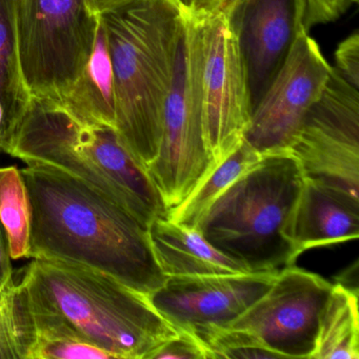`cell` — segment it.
Masks as SVG:
<instances>
[{"instance_id":"6da1fadb","label":"cell","mask_w":359,"mask_h":359,"mask_svg":"<svg viewBox=\"0 0 359 359\" xmlns=\"http://www.w3.org/2000/svg\"><path fill=\"white\" fill-rule=\"evenodd\" d=\"M3 294L18 359L39 337L77 338L114 358L152 359L180 333L148 295L76 264L33 258Z\"/></svg>"},{"instance_id":"7a4b0ae2","label":"cell","mask_w":359,"mask_h":359,"mask_svg":"<svg viewBox=\"0 0 359 359\" xmlns=\"http://www.w3.org/2000/svg\"><path fill=\"white\" fill-rule=\"evenodd\" d=\"M31 205L29 258L92 269L144 295L165 283L148 228L81 180L57 170H20Z\"/></svg>"},{"instance_id":"3957f363","label":"cell","mask_w":359,"mask_h":359,"mask_svg":"<svg viewBox=\"0 0 359 359\" xmlns=\"http://www.w3.org/2000/svg\"><path fill=\"white\" fill-rule=\"evenodd\" d=\"M0 152L81 180L147 228L167 214L148 169L116 129L86 123L54 98H29L22 114L0 133Z\"/></svg>"},{"instance_id":"277c9868","label":"cell","mask_w":359,"mask_h":359,"mask_svg":"<svg viewBox=\"0 0 359 359\" xmlns=\"http://www.w3.org/2000/svg\"><path fill=\"white\" fill-rule=\"evenodd\" d=\"M184 11L182 0H131L100 15L112 64L115 129L147 169L158 153Z\"/></svg>"},{"instance_id":"5b68a950","label":"cell","mask_w":359,"mask_h":359,"mask_svg":"<svg viewBox=\"0 0 359 359\" xmlns=\"http://www.w3.org/2000/svg\"><path fill=\"white\" fill-rule=\"evenodd\" d=\"M302 180L291 153L266 155L216 198L197 229L249 272H278L295 266L283 229Z\"/></svg>"},{"instance_id":"8992f818","label":"cell","mask_w":359,"mask_h":359,"mask_svg":"<svg viewBox=\"0 0 359 359\" xmlns=\"http://www.w3.org/2000/svg\"><path fill=\"white\" fill-rule=\"evenodd\" d=\"M201 65V20L184 8L161 144L148 168L167 212L180 205L215 169L203 131Z\"/></svg>"},{"instance_id":"52a82bcc","label":"cell","mask_w":359,"mask_h":359,"mask_svg":"<svg viewBox=\"0 0 359 359\" xmlns=\"http://www.w3.org/2000/svg\"><path fill=\"white\" fill-rule=\"evenodd\" d=\"M100 22L87 0H16L20 73L30 97L60 100L76 83Z\"/></svg>"},{"instance_id":"ba28073f","label":"cell","mask_w":359,"mask_h":359,"mask_svg":"<svg viewBox=\"0 0 359 359\" xmlns=\"http://www.w3.org/2000/svg\"><path fill=\"white\" fill-rule=\"evenodd\" d=\"M290 153L304 177L359 201V92L335 68Z\"/></svg>"},{"instance_id":"9c48e42d","label":"cell","mask_w":359,"mask_h":359,"mask_svg":"<svg viewBox=\"0 0 359 359\" xmlns=\"http://www.w3.org/2000/svg\"><path fill=\"white\" fill-rule=\"evenodd\" d=\"M332 287L315 273L283 269L268 291L226 325L247 332L278 358H312Z\"/></svg>"},{"instance_id":"30bf717a","label":"cell","mask_w":359,"mask_h":359,"mask_svg":"<svg viewBox=\"0 0 359 359\" xmlns=\"http://www.w3.org/2000/svg\"><path fill=\"white\" fill-rule=\"evenodd\" d=\"M332 67L302 29L279 72L250 117L243 140L262 157L291 152Z\"/></svg>"},{"instance_id":"8fae6325","label":"cell","mask_w":359,"mask_h":359,"mask_svg":"<svg viewBox=\"0 0 359 359\" xmlns=\"http://www.w3.org/2000/svg\"><path fill=\"white\" fill-rule=\"evenodd\" d=\"M199 20L203 131L216 168L243 142L251 117L249 91L236 39L224 14Z\"/></svg>"},{"instance_id":"7c38bea8","label":"cell","mask_w":359,"mask_h":359,"mask_svg":"<svg viewBox=\"0 0 359 359\" xmlns=\"http://www.w3.org/2000/svg\"><path fill=\"white\" fill-rule=\"evenodd\" d=\"M306 0H226L222 7L245 67L251 114L306 28Z\"/></svg>"},{"instance_id":"4fadbf2b","label":"cell","mask_w":359,"mask_h":359,"mask_svg":"<svg viewBox=\"0 0 359 359\" xmlns=\"http://www.w3.org/2000/svg\"><path fill=\"white\" fill-rule=\"evenodd\" d=\"M278 272L167 277L149 299L177 331L224 327L262 297Z\"/></svg>"},{"instance_id":"5bb4252c","label":"cell","mask_w":359,"mask_h":359,"mask_svg":"<svg viewBox=\"0 0 359 359\" xmlns=\"http://www.w3.org/2000/svg\"><path fill=\"white\" fill-rule=\"evenodd\" d=\"M283 235L296 259L313 248L354 241L359 236V201L304 177Z\"/></svg>"},{"instance_id":"9a60e30c","label":"cell","mask_w":359,"mask_h":359,"mask_svg":"<svg viewBox=\"0 0 359 359\" xmlns=\"http://www.w3.org/2000/svg\"><path fill=\"white\" fill-rule=\"evenodd\" d=\"M148 231L155 259L165 277L249 272L243 264L213 247L198 229L161 216L149 226Z\"/></svg>"},{"instance_id":"2e32d148","label":"cell","mask_w":359,"mask_h":359,"mask_svg":"<svg viewBox=\"0 0 359 359\" xmlns=\"http://www.w3.org/2000/svg\"><path fill=\"white\" fill-rule=\"evenodd\" d=\"M60 102L81 121L115 128V93L112 64L102 20L95 47L81 79L60 98Z\"/></svg>"},{"instance_id":"e0dca14e","label":"cell","mask_w":359,"mask_h":359,"mask_svg":"<svg viewBox=\"0 0 359 359\" xmlns=\"http://www.w3.org/2000/svg\"><path fill=\"white\" fill-rule=\"evenodd\" d=\"M312 359H359L358 290L333 285L321 313Z\"/></svg>"},{"instance_id":"ac0fdd59","label":"cell","mask_w":359,"mask_h":359,"mask_svg":"<svg viewBox=\"0 0 359 359\" xmlns=\"http://www.w3.org/2000/svg\"><path fill=\"white\" fill-rule=\"evenodd\" d=\"M262 158V155L243 140L180 205L168 211L165 217L176 224L198 228L199 222L216 198Z\"/></svg>"},{"instance_id":"d6986e66","label":"cell","mask_w":359,"mask_h":359,"mask_svg":"<svg viewBox=\"0 0 359 359\" xmlns=\"http://www.w3.org/2000/svg\"><path fill=\"white\" fill-rule=\"evenodd\" d=\"M29 98L18 57L16 0H0V106L4 110L0 133L22 114Z\"/></svg>"},{"instance_id":"ffe728a7","label":"cell","mask_w":359,"mask_h":359,"mask_svg":"<svg viewBox=\"0 0 359 359\" xmlns=\"http://www.w3.org/2000/svg\"><path fill=\"white\" fill-rule=\"evenodd\" d=\"M0 224L11 259L29 258L30 199L22 172L16 165L0 167Z\"/></svg>"},{"instance_id":"44dd1931","label":"cell","mask_w":359,"mask_h":359,"mask_svg":"<svg viewBox=\"0 0 359 359\" xmlns=\"http://www.w3.org/2000/svg\"><path fill=\"white\" fill-rule=\"evenodd\" d=\"M111 353L72 337H39L29 348L26 359H110Z\"/></svg>"},{"instance_id":"7402d4cb","label":"cell","mask_w":359,"mask_h":359,"mask_svg":"<svg viewBox=\"0 0 359 359\" xmlns=\"http://www.w3.org/2000/svg\"><path fill=\"white\" fill-rule=\"evenodd\" d=\"M304 27L306 30L315 25L327 24L339 18L359 0H306Z\"/></svg>"},{"instance_id":"603a6c76","label":"cell","mask_w":359,"mask_h":359,"mask_svg":"<svg viewBox=\"0 0 359 359\" xmlns=\"http://www.w3.org/2000/svg\"><path fill=\"white\" fill-rule=\"evenodd\" d=\"M337 72L353 87H359V34L353 33L346 37L335 52Z\"/></svg>"},{"instance_id":"cb8c5ba5","label":"cell","mask_w":359,"mask_h":359,"mask_svg":"<svg viewBox=\"0 0 359 359\" xmlns=\"http://www.w3.org/2000/svg\"><path fill=\"white\" fill-rule=\"evenodd\" d=\"M178 332V335L165 342L152 359H208L205 348L192 334Z\"/></svg>"},{"instance_id":"d4e9b609","label":"cell","mask_w":359,"mask_h":359,"mask_svg":"<svg viewBox=\"0 0 359 359\" xmlns=\"http://www.w3.org/2000/svg\"><path fill=\"white\" fill-rule=\"evenodd\" d=\"M0 359H18L3 293H0Z\"/></svg>"},{"instance_id":"484cf974","label":"cell","mask_w":359,"mask_h":359,"mask_svg":"<svg viewBox=\"0 0 359 359\" xmlns=\"http://www.w3.org/2000/svg\"><path fill=\"white\" fill-rule=\"evenodd\" d=\"M11 260L5 232L0 224V293H5L15 283Z\"/></svg>"},{"instance_id":"4316f807","label":"cell","mask_w":359,"mask_h":359,"mask_svg":"<svg viewBox=\"0 0 359 359\" xmlns=\"http://www.w3.org/2000/svg\"><path fill=\"white\" fill-rule=\"evenodd\" d=\"M187 11L196 20H205L222 11L226 0H182Z\"/></svg>"},{"instance_id":"83f0119b","label":"cell","mask_w":359,"mask_h":359,"mask_svg":"<svg viewBox=\"0 0 359 359\" xmlns=\"http://www.w3.org/2000/svg\"><path fill=\"white\" fill-rule=\"evenodd\" d=\"M130 1L131 0H87L88 5L91 8L92 11L97 15L112 11Z\"/></svg>"}]
</instances>
